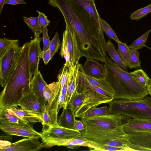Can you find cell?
Returning <instances> with one entry per match:
<instances>
[{
  "mask_svg": "<svg viewBox=\"0 0 151 151\" xmlns=\"http://www.w3.org/2000/svg\"><path fill=\"white\" fill-rule=\"evenodd\" d=\"M30 42L23 44L17 65L0 96V109L17 106L23 98L31 91L33 77L29 65Z\"/></svg>",
  "mask_w": 151,
  "mask_h": 151,
  "instance_id": "1",
  "label": "cell"
},
{
  "mask_svg": "<svg viewBox=\"0 0 151 151\" xmlns=\"http://www.w3.org/2000/svg\"><path fill=\"white\" fill-rule=\"evenodd\" d=\"M129 118L116 114L80 118L85 126L81 132L82 135L99 145L110 140L126 138L122 126Z\"/></svg>",
  "mask_w": 151,
  "mask_h": 151,
  "instance_id": "2",
  "label": "cell"
},
{
  "mask_svg": "<svg viewBox=\"0 0 151 151\" xmlns=\"http://www.w3.org/2000/svg\"><path fill=\"white\" fill-rule=\"evenodd\" d=\"M104 63L105 79L114 91V99L139 100L149 94L147 87L141 85L130 73L121 68L107 56Z\"/></svg>",
  "mask_w": 151,
  "mask_h": 151,
  "instance_id": "3",
  "label": "cell"
},
{
  "mask_svg": "<svg viewBox=\"0 0 151 151\" xmlns=\"http://www.w3.org/2000/svg\"><path fill=\"white\" fill-rule=\"evenodd\" d=\"M76 90L85 94L84 102L75 112V117L80 118L92 107L103 103H109L114 96L103 89L90 84L85 79L82 65L79 63Z\"/></svg>",
  "mask_w": 151,
  "mask_h": 151,
  "instance_id": "4",
  "label": "cell"
},
{
  "mask_svg": "<svg viewBox=\"0 0 151 151\" xmlns=\"http://www.w3.org/2000/svg\"><path fill=\"white\" fill-rule=\"evenodd\" d=\"M108 113L119 114L134 119H151V98L139 100L114 99L109 103Z\"/></svg>",
  "mask_w": 151,
  "mask_h": 151,
  "instance_id": "5",
  "label": "cell"
},
{
  "mask_svg": "<svg viewBox=\"0 0 151 151\" xmlns=\"http://www.w3.org/2000/svg\"><path fill=\"white\" fill-rule=\"evenodd\" d=\"M71 5L83 23L88 28L103 35L95 0H70Z\"/></svg>",
  "mask_w": 151,
  "mask_h": 151,
  "instance_id": "6",
  "label": "cell"
},
{
  "mask_svg": "<svg viewBox=\"0 0 151 151\" xmlns=\"http://www.w3.org/2000/svg\"><path fill=\"white\" fill-rule=\"evenodd\" d=\"M18 40L10 46L0 58V84L4 87L8 81L18 62L22 46Z\"/></svg>",
  "mask_w": 151,
  "mask_h": 151,
  "instance_id": "7",
  "label": "cell"
},
{
  "mask_svg": "<svg viewBox=\"0 0 151 151\" xmlns=\"http://www.w3.org/2000/svg\"><path fill=\"white\" fill-rule=\"evenodd\" d=\"M0 128L6 133L11 135L27 138H42L41 133L36 131L32 124L26 123L21 124H13L1 123Z\"/></svg>",
  "mask_w": 151,
  "mask_h": 151,
  "instance_id": "8",
  "label": "cell"
},
{
  "mask_svg": "<svg viewBox=\"0 0 151 151\" xmlns=\"http://www.w3.org/2000/svg\"><path fill=\"white\" fill-rule=\"evenodd\" d=\"M126 137L130 151H151V132L127 133Z\"/></svg>",
  "mask_w": 151,
  "mask_h": 151,
  "instance_id": "9",
  "label": "cell"
},
{
  "mask_svg": "<svg viewBox=\"0 0 151 151\" xmlns=\"http://www.w3.org/2000/svg\"><path fill=\"white\" fill-rule=\"evenodd\" d=\"M64 37L70 57V67L73 65L82 57L76 37L73 31L66 26L64 32Z\"/></svg>",
  "mask_w": 151,
  "mask_h": 151,
  "instance_id": "10",
  "label": "cell"
},
{
  "mask_svg": "<svg viewBox=\"0 0 151 151\" xmlns=\"http://www.w3.org/2000/svg\"><path fill=\"white\" fill-rule=\"evenodd\" d=\"M39 139L24 138L0 149V151H38L42 147Z\"/></svg>",
  "mask_w": 151,
  "mask_h": 151,
  "instance_id": "11",
  "label": "cell"
},
{
  "mask_svg": "<svg viewBox=\"0 0 151 151\" xmlns=\"http://www.w3.org/2000/svg\"><path fill=\"white\" fill-rule=\"evenodd\" d=\"M41 133L42 136V141L48 138L68 139L82 137L81 132L77 130L59 126L52 127Z\"/></svg>",
  "mask_w": 151,
  "mask_h": 151,
  "instance_id": "12",
  "label": "cell"
},
{
  "mask_svg": "<svg viewBox=\"0 0 151 151\" xmlns=\"http://www.w3.org/2000/svg\"><path fill=\"white\" fill-rule=\"evenodd\" d=\"M42 38L39 39L34 38L30 42L29 52V61L30 71L31 74L34 75L38 71L39 64L41 57L42 51L40 45V42Z\"/></svg>",
  "mask_w": 151,
  "mask_h": 151,
  "instance_id": "13",
  "label": "cell"
},
{
  "mask_svg": "<svg viewBox=\"0 0 151 151\" xmlns=\"http://www.w3.org/2000/svg\"><path fill=\"white\" fill-rule=\"evenodd\" d=\"M82 68L84 73L87 76L97 79H105L104 65L100 63L95 60L87 58Z\"/></svg>",
  "mask_w": 151,
  "mask_h": 151,
  "instance_id": "14",
  "label": "cell"
},
{
  "mask_svg": "<svg viewBox=\"0 0 151 151\" xmlns=\"http://www.w3.org/2000/svg\"><path fill=\"white\" fill-rule=\"evenodd\" d=\"M6 109L10 114L32 124L37 122L42 124L43 122V114L25 110L21 107L19 109L17 106L10 107Z\"/></svg>",
  "mask_w": 151,
  "mask_h": 151,
  "instance_id": "15",
  "label": "cell"
},
{
  "mask_svg": "<svg viewBox=\"0 0 151 151\" xmlns=\"http://www.w3.org/2000/svg\"><path fill=\"white\" fill-rule=\"evenodd\" d=\"M47 84L39 70L33 75L30 83L31 91L38 98L44 110L47 108L44 96V87Z\"/></svg>",
  "mask_w": 151,
  "mask_h": 151,
  "instance_id": "16",
  "label": "cell"
},
{
  "mask_svg": "<svg viewBox=\"0 0 151 151\" xmlns=\"http://www.w3.org/2000/svg\"><path fill=\"white\" fill-rule=\"evenodd\" d=\"M125 132H151V119H129L122 126Z\"/></svg>",
  "mask_w": 151,
  "mask_h": 151,
  "instance_id": "17",
  "label": "cell"
},
{
  "mask_svg": "<svg viewBox=\"0 0 151 151\" xmlns=\"http://www.w3.org/2000/svg\"><path fill=\"white\" fill-rule=\"evenodd\" d=\"M18 106L25 110L40 114H42L44 111L38 98L32 91L23 98Z\"/></svg>",
  "mask_w": 151,
  "mask_h": 151,
  "instance_id": "18",
  "label": "cell"
},
{
  "mask_svg": "<svg viewBox=\"0 0 151 151\" xmlns=\"http://www.w3.org/2000/svg\"><path fill=\"white\" fill-rule=\"evenodd\" d=\"M75 118V112L68 106L66 108H63L61 114L58 117V124L59 127L76 130Z\"/></svg>",
  "mask_w": 151,
  "mask_h": 151,
  "instance_id": "19",
  "label": "cell"
},
{
  "mask_svg": "<svg viewBox=\"0 0 151 151\" xmlns=\"http://www.w3.org/2000/svg\"><path fill=\"white\" fill-rule=\"evenodd\" d=\"M79 64V61H78L73 65L69 67L68 91L65 103V108L68 106L72 96L76 90Z\"/></svg>",
  "mask_w": 151,
  "mask_h": 151,
  "instance_id": "20",
  "label": "cell"
},
{
  "mask_svg": "<svg viewBox=\"0 0 151 151\" xmlns=\"http://www.w3.org/2000/svg\"><path fill=\"white\" fill-rule=\"evenodd\" d=\"M106 49L108 54L114 62L122 69L128 71L127 66L120 58L115 49V46L111 42L110 39L106 42Z\"/></svg>",
  "mask_w": 151,
  "mask_h": 151,
  "instance_id": "21",
  "label": "cell"
},
{
  "mask_svg": "<svg viewBox=\"0 0 151 151\" xmlns=\"http://www.w3.org/2000/svg\"><path fill=\"white\" fill-rule=\"evenodd\" d=\"M84 76L88 82L92 86L98 87L114 96V91L112 87L106 79H97L85 74Z\"/></svg>",
  "mask_w": 151,
  "mask_h": 151,
  "instance_id": "22",
  "label": "cell"
},
{
  "mask_svg": "<svg viewBox=\"0 0 151 151\" xmlns=\"http://www.w3.org/2000/svg\"><path fill=\"white\" fill-rule=\"evenodd\" d=\"M23 19L25 23L34 34V38L41 39L40 34L43 32V27L39 23L38 17H23Z\"/></svg>",
  "mask_w": 151,
  "mask_h": 151,
  "instance_id": "23",
  "label": "cell"
},
{
  "mask_svg": "<svg viewBox=\"0 0 151 151\" xmlns=\"http://www.w3.org/2000/svg\"><path fill=\"white\" fill-rule=\"evenodd\" d=\"M1 123L13 124H21L28 123L9 113L6 109H0Z\"/></svg>",
  "mask_w": 151,
  "mask_h": 151,
  "instance_id": "24",
  "label": "cell"
},
{
  "mask_svg": "<svg viewBox=\"0 0 151 151\" xmlns=\"http://www.w3.org/2000/svg\"><path fill=\"white\" fill-rule=\"evenodd\" d=\"M85 97V94L83 92H78L76 90L72 96L68 106L76 112L83 104Z\"/></svg>",
  "mask_w": 151,
  "mask_h": 151,
  "instance_id": "25",
  "label": "cell"
},
{
  "mask_svg": "<svg viewBox=\"0 0 151 151\" xmlns=\"http://www.w3.org/2000/svg\"><path fill=\"white\" fill-rule=\"evenodd\" d=\"M139 52L137 50L130 49L127 66L129 69L140 68L141 61L139 59Z\"/></svg>",
  "mask_w": 151,
  "mask_h": 151,
  "instance_id": "26",
  "label": "cell"
},
{
  "mask_svg": "<svg viewBox=\"0 0 151 151\" xmlns=\"http://www.w3.org/2000/svg\"><path fill=\"white\" fill-rule=\"evenodd\" d=\"M108 109L109 108L107 106L100 107H93L85 113L81 118H86L95 116L107 115L109 114Z\"/></svg>",
  "mask_w": 151,
  "mask_h": 151,
  "instance_id": "27",
  "label": "cell"
},
{
  "mask_svg": "<svg viewBox=\"0 0 151 151\" xmlns=\"http://www.w3.org/2000/svg\"><path fill=\"white\" fill-rule=\"evenodd\" d=\"M151 31V29L134 41L128 46L129 48L134 50L143 48L145 45V43L147 41L149 34Z\"/></svg>",
  "mask_w": 151,
  "mask_h": 151,
  "instance_id": "28",
  "label": "cell"
},
{
  "mask_svg": "<svg viewBox=\"0 0 151 151\" xmlns=\"http://www.w3.org/2000/svg\"><path fill=\"white\" fill-rule=\"evenodd\" d=\"M56 84V82H53L50 84H47L45 86L44 96L47 104V109L52 101L55 91Z\"/></svg>",
  "mask_w": 151,
  "mask_h": 151,
  "instance_id": "29",
  "label": "cell"
},
{
  "mask_svg": "<svg viewBox=\"0 0 151 151\" xmlns=\"http://www.w3.org/2000/svg\"><path fill=\"white\" fill-rule=\"evenodd\" d=\"M130 73L138 82L143 86L147 87L148 81L150 78L143 69H139Z\"/></svg>",
  "mask_w": 151,
  "mask_h": 151,
  "instance_id": "30",
  "label": "cell"
},
{
  "mask_svg": "<svg viewBox=\"0 0 151 151\" xmlns=\"http://www.w3.org/2000/svg\"><path fill=\"white\" fill-rule=\"evenodd\" d=\"M118 44L117 52L118 54L121 59L127 66L130 49L126 43L120 41Z\"/></svg>",
  "mask_w": 151,
  "mask_h": 151,
  "instance_id": "31",
  "label": "cell"
},
{
  "mask_svg": "<svg viewBox=\"0 0 151 151\" xmlns=\"http://www.w3.org/2000/svg\"><path fill=\"white\" fill-rule=\"evenodd\" d=\"M100 24L102 30L104 32L107 37L110 39L114 40L117 43L120 41L114 30L109 24L105 20L101 18Z\"/></svg>",
  "mask_w": 151,
  "mask_h": 151,
  "instance_id": "32",
  "label": "cell"
},
{
  "mask_svg": "<svg viewBox=\"0 0 151 151\" xmlns=\"http://www.w3.org/2000/svg\"><path fill=\"white\" fill-rule=\"evenodd\" d=\"M151 12V4L147 6L137 10L132 13L130 18L132 20H138Z\"/></svg>",
  "mask_w": 151,
  "mask_h": 151,
  "instance_id": "33",
  "label": "cell"
},
{
  "mask_svg": "<svg viewBox=\"0 0 151 151\" xmlns=\"http://www.w3.org/2000/svg\"><path fill=\"white\" fill-rule=\"evenodd\" d=\"M129 142L126 138L111 140L106 142L105 145L124 148L126 151H130L128 146Z\"/></svg>",
  "mask_w": 151,
  "mask_h": 151,
  "instance_id": "34",
  "label": "cell"
},
{
  "mask_svg": "<svg viewBox=\"0 0 151 151\" xmlns=\"http://www.w3.org/2000/svg\"><path fill=\"white\" fill-rule=\"evenodd\" d=\"M61 45V44L60 43L58 33L56 32L53 38L50 41L49 47L51 52V59L58 52Z\"/></svg>",
  "mask_w": 151,
  "mask_h": 151,
  "instance_id": "35",
  "label": "cell"
},
{
  "mask_svg": "<svg viewBox=\"0 0 151 151\" xmlns=\"http://www.w3.org/2000/svg\"><path fill=\"white\" fill-rule=\"evenodd\" d=\"M15 41V40L6 38L0 39V58L5 54L11 45Z\"/></svg>",
  "mask_w": 151,
  "mask_h": 151,
  "instance_id": "36",
  "label": "cell"
},
{
  "mask_svg": "<svg viewBox=\"0 0 151 151\" xmlns=\"http://www.w3.org/2000/svg\"><path fill=\"white\" fill-rule=\"evenodd\" d=\"M43 115V122L42 124V129L41 132H45L52 127L51 122L50 118L47 109H45L44 110Z\"/></svg>",
  "mask_w": 151,
  "mask_h": 151,
  "instance_id": "37",
  "label": "cell"
},
{
  "mask_svg": "<svg viewBox=\"0 0 151 151\" xmlns=\"http://www.w3.org/2000/svg\"><path fill=\"white\" fill-rule=\"evenodd\" d=\"M48 29L47 27H43V51L49 49L50 41L48 34Z\"/></svg>",
  "mask_w": 151,
  "mask_h": 151,
  "instance_id": "38",
  "label": "cell"
},
{
  "mask_svg": "<svg viewBox=\"0 0 151 151\" xmlns=\"http://www.w3.org/2000/svg\"><path fill=\"white\" fill-rule=\"evenodd\" d=\"M37 12L39 14L38 17L40 25L42 27H47L49 24L50 21L47 19V17L44 13L37 10Z\"/></svg>",
  "mask_w": 151,
  "mask_h": 151,
  "instance_id": "39",
  "label": "cell"
},
{
  "mask_svg": "<svg viewBox=\"0 0 151 151\" xmlns=\"http://www.w3.org/2000/svg\"><path fill=\"white\" fill-rule=\"evenodd\" d=\"M97 151H126L124 148L115 146H111L105 144L100 145Z\"/></svg>",
  "mask_w": 151,
  "mask_h": 151,
  "instance_id": "40",
  "label": "cell"
},
{
  "mask_svg": "<svg viewBox=\"0 0 151 151\" xmlns=\"http://www.w3.org/2000/svg\"><path fill=\"white\" fill-rule=\"evenodd\" d=\"M41 57L45 64L47 65L51 59V52L50 49H48L45 51H42L41 53Z\"/></svg>",
  "mask_w": 151,
  "mask_h": 151,
  "instance_id": "41",
  "label": "cell"
},
{
  "mask_svg": "<svg viewBox=\"0 0 151 151\" xmlns=\"http://www.w3.org/2000/svg\"><path fill=\"white\" fill-rule=\"evenodd\" d=\"M26 4L24 0H5V4H9L12 5Z\"/></svg>",
  "mask_w": 151,
  "mask_h": 151,
  "instance_id": "42",
  "label": "cell"
},
{
  "mask_svg": "<svg viewBox=\"0 0 151 151\" xmlns=\"http://www.w3.org/2000/svg\"><path fill=\"white\" fill-rule=\"evenodd\" d=\"M75 123L77 130L81 132L84 129L85 126L81 121L76 119Z\"/></svg>",
  "mask_w": 151,
  "mask_h": 151,
  "instance_id": "43",
  "label": "cell"
},
{
  "mask_svg": "<svg viewBox=\"0 0 151 151\" xmlns=\"http://www.w3.org/2000/svg\"><path fill=\"white\" fill-rule=\"evenodd\" d=\"M68 81H69V78H68H68L67 80H66V81L65 82V84H64V85L63 87L62 90V92H61V94L64 96L65 98V101L66 100V98L67 91H68Z\"/></svg>",
  "mask_w": 151,
  "mask_h": 151,
  "instance_id": "44",
  "label": "cell"
},
{
  "mask_svg": "<svg viewBox=\"0 0 151 151\" xmlns=\"http://www.w3.org/2000/svg\"><path fill=\"white\" fill-rule=\"evenodd\" d=\"M12 135H11L7 134H1L0 137V140H1V139H4L5 140H11L12 139Z\"/></svg>",
  "mask_w": 151,
  "mask_h": 151,
  "instance_id": "45",
  "label": "cell"
},
{
  "mask_svg": "<svg viewBox=\"0 0 151 151\" xmlns=\"http://www.w3.org/2000/svg\"><path fill=\"white\" fill-rule=\"evenodd\" d=\"M146 87L149 94L151 96V79L150 78L148 80Z\"/></svg>",
  "mask_w": 151,
  "mask_h": 151,
  "instance_id": "46",
  "label": "cell"
},
{
  "mask_svg": "<svg viewBox=\"0 0 151 151\" xmlns=\"http://www.w3.org/2000/svg\"><path fill=\"white\" fill-rule=\"evenodd\" d=\"M5 0H0V14L2 10L3 7L5 4Z\"/></svg>",
  "mask_w": 151,
  "mask_h": 151,
  "instance_id": "47",
  "label": "cell"
},
{
  "mask_svg": "<svg viewBox=\"0 0 151 151\" xmlns=\"http://www.w3.org/2000/svg\"><path fill=\"white\" fill-rule=\"evenodd\" d=\"M144 46H145V47H147L149 49H150V50H151V47H149L147 46H146V45H145Z\"/></svg>",
  "mask_w": 151,
  "mask_h": 151,
  "instance_id": "48",
  "label": "cell"
}]
</instances>
